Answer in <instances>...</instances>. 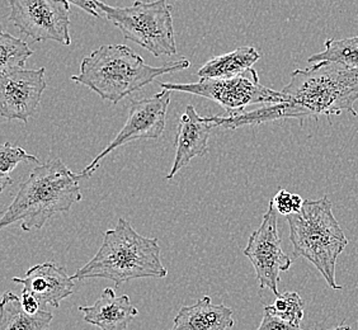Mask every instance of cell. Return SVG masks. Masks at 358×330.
Here are the masks:
<instances>
[{
  "label": "cell",
  "instance_id": "cell-12",
  "mask_svg": "<svg viewBox=\"0 0 358 330\" xmlns=\"http://www.w3.org/2000/svg\"><path fill=\"white\" fill-rule=\"evenodd\" d=\"M215 127L217 126L211 117H201L193 106H187L186 112L179 118L176 134V157L166 179L174 178L193 158L206 155L208 138Z\"/></svg>",
  "mask_w": 358,
  "mask_h": 330
},
{
  "label": "cell",
  "instance_id": "cell-26",
  "mask_svg": "<svg viewBox=\"0 0 358 330\" xmlns=\"http://www.w3.org/2000/svg\"><path fill=\"white\" fill-rule=\"evenodd\" d=\"M70 4L76 6V7L83 9L84 12L90 14L92 17L94 18H99L101 14H99V8L96 7V1L94 0H68Z\"/></svg>",
  "mask_w": 358,
  "mask_h": 330
},
{
  "label": "cell",
  "instance_id": "cell-4",
  "mask_svg": "<svg viewBox=\"0 0 358 330\" xmlns=\"http://www.w3.org/2000/svg\"><path fill=\"white\" fill-rule=\"evenodd\" d=\"M286 219L294 255L314 264L331 289H342L336 281V266L348 239L333 213L331 201L328 197L305 201L299 213Z\"/></svg>",
  "mask_w": 358,
  "mask_h": 330
},
{
  "label": "cell",
  "instance_id": "cell-22",
  "mask_svg": "<svg viewBox=\"0 0 358 330\" xmlns=\"http://www.w3.org/2000/svg\"><path fill=\"white\" fill-rule=\"evenodd\" d=\"M303 308L305 303L297 292H285L275 296V303L264 306V310L289 323L300 325L303 319Z\"/></svg>",
  "mask_w": 358,
  "mask_h": 330
},
{
  "label": "cell",
  "instance_id": "cell-16",
  "mask_svg": "<svg viewBox=\"0 0 358 330\" xmlns=\"http://www.w3.org/2000/svg\"><path fill=\"white\" fill-rule=\"evenodd\" d=\"M311 117L310 112L299 104L292 102L285 103L266 104L261 108L253 110H243L236 115L227 117H211L217 127H224L227 130H235L248 124H261L281 118H299L303 121L305 118Z\"/></svg>",
  "mask_w": 358,
  "mask_h": 330
},
{
  "label": "cell",
  "instance_id": "cell-20",
  "mask_svg": "<svg viewBox=\"0 0 358 330\" xmlns=\"http://www.w3.org/2000/svg\"><path fill=\"white\" fill-rule=\"evenodd\" d=\"M32 55L34 51H31L27 42L6 32L0 34V73L24 69Z\"/></svg>",
  "mask_w": 358,
  "mask_h": 330
},
{
  "label": "cell",
  "instance_id": "cell-21",
  "mask_svg": "<svg viewBox=\"0 0 358 330\" xmlns=\"http://www.w3.org/2000/svg\"><path fill=\"white\" fill-rule=\"evenodd\" d=\"M41 163L35 155L28 154L20 146L6 143L0 146V191L3 192L8 186L13 185V179L10 178V173L15 166L21 163Z\"/></svg>",
  "mask_w": 358,
  "mask_h": 330
},
{
  "label": "cell",
  "instance_id": "cell-11",
  "mask_svg": "<svg viewBox=\"0 0 358 330\" xmlns=\"http://www.w3.org/2000/svg\"><path fill=\"white\" fill-rule=\"evenodd\" d=\"M45 68L0 73V115L8 121L27 124L41 103L46 89Z\"/></svg>",
  "mask_w": 358,
  "mask_h": 330
},
{
  "label": "cell",
  "instance_id": "cell-25",
  "mask_svg": "<svg viewBox=\"0 0 358 330\" xmlns=\"http://www.w3.org/2000/svg\"><path fill=\"white\" fill-rule=\"evenodd\" d=\"M21 301L23 309L26 310L29 314H36L40 311V300L36 297L35 295H32L31 292L22 289L21 294Z\"/></svg>",
  "mask_w": 358,
  "mask_h": 330
},
{
  "label": "cell",
  "instance_id": "cell-27",
  "mask_svg": "<svg viewBox=\"0 0 358 330\" xmlns=\"http://www.w3.org/2000/svg\"><path fill=\"white\" fill-rule=\"evenodd\" d=\"M329 330H351V328H350V325L342 324V325H339V327H336V328H333V329Z\"/></svg>",
  "mask_w": 358,
  "mask_h": 330
},
{
  "label": "cell",
  "instance_id": "cell-13",
  "mask_svg": "<svg viewBox=\"0 0 358 330\" xmlns=\"http://www.w3.org/2000/svg\"><path fill=\"white\" fill-rule=\"evenodd\" d=\"M12 281L23 286L24 291L35 295L41 305L59 308L62 300L74 292V280L65 267L54 261L36 264L28 269L24 277H13Z\"/></svg>",
  "mask_w": 358,
  "mask_h": 330
},
{
  "label": "cell",
  "instance_id": "cell-15",
  "mask_svg": "<svg viewBox=\"0 0 358 330\" xmlns=\"http://www.w3.org/2000/svg\"><path fill=\"white\" fill-rule=\"evenodd\" d=\"M234 324L233 310L215 305L210 296H205L193 305H183L169 330H227Z\"/></svg>",
  "mask_w": 358,
  "mask_h": 330
},
{
  "label": "cell",
  "instance_id": "cell-5",
  "mask_svg": "<svg viewBox=\"0 0 358 330\" xmlns=\"http://www.w3.org/2000/svg\"><path fill=\"white\" fill-rule=\"evenodd\" d=\"M282 92L289 96V102L309 110L311 117L341 115L345 110L357 116L358 68L317 62L308 69L292 71Z\"/></svg>",
  "mask_w": 358,
  "mask_h": 330
},
{
  "label": "cell",
  "instance_id": "cell-17",
  "mask_svg": "<svg viewBox=\"0 0 358 330\" xmlns=\"http://www.w3.org/2000/svg\"><path fill=\"white\" fill-rule=\"evenodd\" d=\"M54 315L40 310L29 314L22 306L21 297L7 291L0 303V330H48Z\"/></svg>",
  "mask_w": 358,
  "mask_h": 330
},
{
  "label": "cell",
  "instance_id": "cell-2",
  "mask_svg": "<svg viewBox=\"0 0 358 330\" xmlns=\"http://www.w3.org/2000/svg\"><path fill=\"white\" fill-rule=\"evenodd\" d=\"M189 65L188 59H180L152 66L126 45H104L84 57L79 74L71 76V80L85 85L103 101L117 104L159 76L188 69Z\"/></svg>",
  "mask_w": 358,
  "mask_h": 330
},
{
  "label": "cell",
  "instance_id": "cell-8",
  "mask_svg": "<svg viewBox=\"0 0 358 330\" xmlns=\"http://www.w3.org/2000/svg\"><path fill=\"white\" fill-rule=\"evenodd\" d=\"M9 21L35 42L71 43L68 0H9Z\"/></svg>",
  "mask_w": 358,
  "mask_h": 330
},
{
  "label": "cell",
  "instance_id": "cell-7",
  "mask_svg": "<svg viewBox=\"0 0 358 330\" xmlns=\"http://www.w3.org/2000/svg\"><path fill=\"white\" fill-rule=\"evenodd\" d=\"M162 89L183 92L211 99L225 110L227 116L245 110L252 104H275L289 102V96L282 90L271 89L259 82L255 69H249L241 76L230 78L200 79V82H160Z\"/></svg>",
  "mask_w": 358,
  "mask_h": 330
},
{
  "label": "cell",
  "instance_id": "cell-19",
  "mask_svg": "<svg viewBox=\"0 0 358 330\" xmlns=\"http://www.w3.org/2000/svg\"><path fill=\"white\" fill-rule=\"evenodd\" d=\"M324 51L310 56L308 62L310 64L334 62L347 68H358V36L343 40L329 38L324 42Z\"/></svg>",
  "mask_w": 358,
  "mask_h": 330
},
{
  "label": "cell",
  "instance_id": "cell-14",
  "mask_svg": "<svg viewBox=\"0 0 358 330\" xmlns=\"http://www.w3.org/2000/svg\"><path fill=\"white\" fill-rule=\"evenodd\" d=\"M84 322L101 330H126L138 317V311L127 295L116 296L115 289L107 287L101 297L90 306H80Z\"/></svg>",
  "mask_w": 358,
  "mask_h": 330
},
{
  "label": "cell",
  "instance_id": "cell-3",
  "mask_svg": "<svg viewBox=\"0 0 358 330\" xmlns=\"http://www.w3.org/2000/svg\"><path fill=\"white\" fill-rule=\"evenodd\" d=\"M166 275L158 239L138 234L129 221L118 219L116 227L104 233L96 255L71 277L74 281L104 278L118 287L131 280Z\"/></svg>",
  "mask_w": 358,
  "mask_h": 330
},
{
  "label": "cell",
  "instance_id": "cell-1",
  "mask_svg": "<svg viewBox=\"0 0 358 330\" xmlns=\"http://www.w3.org/2000/svg\"><path fill=\"white\" fill-rule=\"evenodd\" d=\"M80 180L79 173L71 172L62 159L36 166L3 213L0 227L18 222L23 231L42 229L52 216L69 213L83 200Z\"/></svg>",
  "mask_w": 358,
  "mask_h": 330
},
{
  "label": "cell",
  "instance_id": "cell-18",
  "mask_svg": "<svg viewBox=\"0 0 358 330\" xmlns=\"http://www.w3.org/2000/svg\"><path fill=\"white\" fill-rule=\"evenodd\" d=\"M259 59L261 54L255 48H239L231 52L213 57L203 66H201L196 74L201 79L241 76L247 70L252 69Z\"/></svg>",
  "mask_w": 358,
  "mask_h": 330
},
{
  "label": "cell",
  "instance_id": "cell-6",
  "mask_svg": "<svg viewBox=\"0 0 358 330\" xmlns=\"http://www.w3.org/2000/svg\"><path fill=\"white\" fill-rule=\"evenodd\" d=\"M104 17L122 32L126 40L138 43L155 57L177 54L172 9L168 0L140 1L130 7H110L94 0Z\"/></svg>",
  "mask_w": 358,
  "mask_h": 330
},
{
  "label": "cell",
  "instance_id": "cell-10",
  "mask_svg": "<svg viewBox=\"0 0 358 330\" xmlns=\"http://www.w3.org/2000/svg\"><path fill=\"white\" fill-rule=\"evenodd\" d=\"M277 213L271 201L261 227L249 236L248 244L243 252L255 267L259 287L271 289L275 296L280 295L278 283L281 272L289 271L292 263L282 250L277 229Z\"/></svg>",
  "mask_w": 358,
  "mask_h": 330
},
{
  "label": "cell",
  "instance_id": "cell-9",
  "mask_svg": "<svg viewBox=\"0 0 358 330\" xmlns=\"http://www.w3.org/2000/svg\"><path fill=\"white\" fill-rule=\"evenodd\" d=\"M172 93V90L163 89L150 98L132 101L124 127L103 152H99L96 158L79 173L80 179L90 178L99 168L101 162L118 148L136 140L160 138L166 129V113Z\"/></svg>",
  "mask_w": 358,
  "mask_h": 330
},
{
  "label": "cell",
  "instance_id": "cell-24",
  "mask_svg": "<svg viewBox=\"0 0 358 330\" xmlns=\"http://www.w3.org/2000/svg\"><path fill=\"white\" fill-rule=\"evenodd\" d=\"M272 202L275 205L277 213H281L283 216H289L291 213H294V193H289L286 189H280L275 193Z\"/></svg>",
  "mask_w": 358,
  "mask_h": 330
},
{
  "label": "cell",
  "instance_id": "cell-23",
  "mask_svg": "<svg viewBox=\"0 0 358 330\" xmlns=\"http://www.w3.org/2000/svg\"><path fill=\"white\" fill-rule=\"evenodd\" d=\"M257 330H303L300 325H294L281 317H275L272 313L264 310L263 319Z\"/></svg>",
  "mask_w": 358,
  "mask_h": 330
}]
</instances>
